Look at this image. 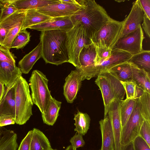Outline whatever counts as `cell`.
Wrapping results in <instances>:
<instances>
[{
    "label": "cell",
    "mask_w": 150,
    "mask_h": 150,
    "mask_svg": "<svg viewBox=\"0 0 150 150\" xmlns=\"http://www.w3.org/2000/svg\"><path fill=\"white\" fill-rule=\"evenodd\" d=\"M22 74L16 65L0 61V82L3 83L5 87L14 83L18 77L22 76Z\"/></svg>",
    "instance_id": "obj_18"
},
{
    "label": "cell",
    "mask_w": 150,
    "mask_h": 150,
    "mask_svg": "<svg viewBox=\"0 0 150 150\" xmlns=\"http://www.w3.org/2000/svg\"><path fill=\"white\" fill-rule=\"evenodd\" d=\"M32 130L30 150H49L52 148L48 139L42 132L36 128Z\"/></svg>",
    "instance_id": "obj_27"
},
{
    "label": "cell",
    "mask_w": 150,
    "mask_h": 150,
    "mask_svg": "<svg viewBox=\"0 0 150 150\" xmlns=\"http://www.w3.org/2000/svg\"><path fill=\"white\" fill-rule=\"evenodd\" d=\"M42 56L46 63L56 65L68 62L66 32L56 30L41 31Z\"/></svg>",
    "instance_id": "obj_2"
},
{
    "label": "cell",
    "mask_w": 150,
    "mask_h": 150,
    "mask_svg": "<svg viewBox=\"0 0 150 150\" xmlns=\"http://www.w3.org/2000/svg\"><path fill=\"white\" fill-rule=\"evenodd\" d=\"M81 8L70 17L74 25H83L91 40L101 28L112 18L101 6L93 0H77Z\"/></svg>",
    "instance_id": "obj_1"
},
{
    "label": "cell",
    "mask_w": 150,
    "mask_h": 150,
    "mask_svg": "<svg viewBox=\"0 0 150 150\" xmlns=\"http://www.w3.org/2000/svg\"><path fill=\"white\" fill-rule=\"evenodd\" d=\"M49 150H57L56 149H53L52 148L51 149H50Z\"/></svg>",
    "instance_id": "obj_52"
},
{
    "label": "cell",
    "mask_w": 150,
    "mask_h": 150,
    "mask_svg": "<svg viewBox=\"0 0 150 150\" xmlns=\"http://www.w3.org/2000/svg\"><path fill=\"white\" fill-rule=\"evenodd\" d=\"M96 56V48L92 43L85 46L81 51L79 66L76 70L80 76L82 81L90 80L96 76L95 66Z\"/></svg>",
    "instance_id": "obj_7"
},
{
    "label": "cell",
    "mask_w": 150,
    "mask_h": 150,
    "mask_svg": "<svg viewBox=\"0 0 150 150\" xmlns=\"http://www.w3.org/2000/svg\"><path fill=\"white\" fill-rule=\"evenodd\" d=\"M115 1H117L118 2H122V1H125L124 0H115Z\"/></svg>",
    "instance_id": "obj_51"
},
{
    "label": "cell",
    "mask_w": 150,
    "mask_h": 150,
    "mask_svg": "<svg viewBox=\"0 0 150 150\" xmlns=\"http://www.w3.org/2000/svg\"><path fill=\"white\" fill-rule=\"evenodd\" d=\"M14 6L18 11L37 9L60 2L59 0H11Z\"/></svg>",
    "instance_id": "obj_24"
},
{
    "label": "cell",
    "mask_w": 150,
    "mask_h": 150,
    "mask_svg": "<svg viewBox=\"0 0 150 150\" xmlns=\"http://www.w3.org/2000/svg\"><path fill=\"white\" fill-rule=\"evenodd\" d=\"M16 58L14 54L10 51V49L0 45V61L6 62L16 65Z\"/></svg>",
    "instance_id": "obj_38"
},
{
    "label": "cell",
    "mask_w": 150,
    "mask_h": 150,
    "mask_svg": "<svg viewBox=\"0 0 150 150\" xmlns=\"http://www.w3.org/2000/svg\"><path fill=\"white\" fill-rule=\"evenodd\" d=\"M144 38L143 30L140 25L134 31L120 38L112 49L123 50L132 55H135L143 50L142 42Z\"/></svg>",
    "instance_id": "obj_9"
},
{
    "label": "cell",
    "mask_w": 150,
    "mask_h": 150,
    "mask_svg": "<svg viewBox=\"0 0 150 150\" xmlns=\"http://www.w3.org/2000/svg\"><path fill=\"white\" fill-rule=\"evenodd\" d=\"M74 26L70 16H66L53 18L46 22L31 26L28 28L40 31L56 30L67 31Z\"/></svg>",
    "instance_id": "obj_15"
},
{
    "label": "cell",
    "mask_w": 150,
    "mask_h": 150,
    "mask_svg": "<svg viewBox=\"0 0 150 150\" xmlns=\"http://www.w3.org/2000/svg\"><path fill=\"white\" fill-rule=\"evenodd\" d=\"M139 1L144 13L150 19V0H139Z\"/></svg>",
    "instance_id": "obj_45"
},
{
    "label": "cell",
    "mask_w": 150,
    "mask_h": 150,
    "mask_svg": "<svg viewBox=\"0 0 150 150\" xmlns=\"http://www.w3.org/2000/svg\"><path fill=\"white\" fill-rule=\"evenodd\" d=\"M25 11H17L0 23V45H2L8 32Z\"/></svg>",
    "instance_id": "obj_28"
},
{
    "label": "cell",
    "mask_w": 150,
    "mask_h": 150,
    "mask_svg": "<svg viewBox=\"0 0 150 150\" xmlns=\"http://www.w3.org/2000/svg\"><path fill=\"white\" fill-rule=\"evenodd\" d=\"M81 6L59 2L37 9L39 12L52 18L71 16Z\"/></svg>",
    "instance_id": "obj_11"
},
{
    "label": "cell",
    "mask_w": 150,
    "mask_h": 150,
    "mask_svg": "<svg viewBox=\"0 0 150 150\" xmlns=\"http://www.w3.org/2000/svg\"><path fill=\"white\" fill-rule=\"evenodd\" d=\"M134 109L125 125L122 127L120 143L122 147L131 143L139 135L144 119L142 116L137 99Z\"/></svg>",
    "instance_id": "obj_8"
},
{
    "label": "cell",
    "mask_w": 150,
    "mask_h": 150,
    "mask_svg": "<svg viewBox=\"0 0 150 150\" xmlns=\"http://www.w3.org/2000/svg\"><path fill=\"white\" fill-rule=\"evenodd\" d=\"M132 143L134 150H150V146L139 135L134 139Z\"/></svg>",
    "instance_id": "obj_41"
},
{
    "label": "cell",
    "mask_w": 150,
    "mask_h": 150,
    "mask_svg": "<svg viewBox=\"0 0 150 150\" xmlns=\"http://www.w3.org/2000/svg\"><path fill=\"white\" fill-rule=\"evenodd\" d=\"M120 100L115 99L111 103L107 115L111 123L114 137V150H121V144L122 126L120 114Z\"/></svg>",
    "instance_id": "obj_10"
},
{
    "label": "cell",
    "mask_w": 150,
    "mask_h": 150,
    "mask_svg": "<svg viewBox=\"0 0 150 150\" xmlns=\"http://www.w3.org/2000/svg\"><path fill=\"white\" fill-rule=\"evenodd\" d=\"M132 56L129 53L123 50L115 49H112L109 57L95 66L96 75L107 71L116 65L128 61Z\"/></svg>",
    "instance_id": "obj_14"
},
{
    "label": "cell",
    "mask_w": 150,
    "mask_h": 150,
    "mask_svg": "<svg viewBox=\"0 0 150 150\" xmlns=\"http://www.w3.org/2000/svg\"><path fill=\"white\" fill-rule=\"evenodd\" d=\"M119 80L122 81L132 80V71L131 62H125L116 65L107 71ZM106 72V71H105Z\"/></svg>",
    "instance_id": "obj_26"
},
{
    "label": "cell",
    "mask_w": 150,
    "mask_h": 150,
    "mask_svg": "<svg viewBox=\"0 0 150 150\" xmlns=\"http://www.w3.org/2000/svg\"><path fill=\"white\" fill-rule=\"evenodd\" d=\"M31 36L26 29L21 30L13 40L11 46V48L17 49L24 47L30 41Z\"/></svg>",
    "instance_id": "obj_36"
},
{
    "label": "cell",
    "mask_w": 150,
    "mask_h": 150,
    "mask_svg": "<svg viewBox=\"0 0 150 150\" xmlns=\"http://www.w3.org/2000/svg\"><path fill=\"white\" fill-rule=\"evenodd\" d=\"M15 123V118L11 116L7 115L0 116V127L13 125Z\"/></svg>",
    "instance_id": "obj_44"
},
{
    "label": "cell",
    "mask_w": 150,
    "mask_h": 150,
    "mask_svg": "<svg viewBox=\"0 0 150 150\" xmlns=\"http://www.w3.org/2000/svg\"><path fill=\"white\" fill-rule=\"evenodd\" d=\"M52 18L39 12L37 9L26 10L21 30L26 29L31 26L46 22Z\"/></svg>",
    "instance_id": "obj_25"
},
{
    "label": "cell",
    "mask_w": 150,
    "mask_h": 150,
    "mask_svg": "<svg viewBox=\"0 0 150 150\" xmlns=\"http://www.w3.org/2000/svg\"><path fill=\"white\" fill-rule=\"evenodd\" d=\"M0 13H1V10H0Z\"/></svg>",
    "instance_id": "obj_53"
},
{
    "label": "cell",
    "mask_w": 150,
    "mask_h": 150,
    "mask_svg": "<svg viewBox=\"0 0 150 150\" xmlns=\"http://www.w3.org/2000/svg\"><path fill=\"white\" fill-rule=\"evenodd\" d=\"M143 23L142 24V28L147 36L150 37V19L144 13Z\"/></svg>",
    "instance_id": "obj_46"
},
{
    "label": "cell",
    "mask_w": 150,
    "mask_h": 150,
    "mask_svg": "<svg viewBox=\"0 0 150 150\" xmlns=\"http://www.w3.org/2000/svg\"><path fill=\"white\" fill-rule=\"evenodd\" d=\"M96 56L95 60V66L99 64L110 56L112 50L102 47L96 48Z\"/></svg>",
    "instance_id": "obj_39"
},
{
    "label": "cell",
    "mask_w": 150,
    "mask_h": 150,
    "mask_svg": "<svg viewBox=\"0 0 150 150\" xmlns=\"http://www.w3.org/2000/svg\"><path fill=\"white\" fill-rule=\"evenodd\" d=\"M83 136L82 134L76 132L70 140V142L71 144V145L76 149L83 147L85 143Z\"/></svg>",
    "instance_id": "obj_42"
},
{
    "label": "cell",
    "mask_w": 150,
    "mask_h": 150,
    "mask_svg": "<svg viewBox=\"0 0 150 150\" xmlns=\"http://www.w3.org/2000/svg\"><path fill=\"white\" fill-rule=\"evenodd\" d=\"M59 1L61 3L80 5L77 1V0H59Z\"/></svg>",
    "instance_id": "obj_47"
},
{
    "label": "cell",
    "mask_w": 150,
    "mask_h": 150,
    "mask_svg": "<svg viewBox=\"0 0 150 150\" xmlns=\"http://www.w3.org/2000/svg\"><path fill=\"white\" fill-rule=\"evenodd\" d=\"M15 123L19 125L26 123L32 115L33 105L29 85L22 76L15 84Z\"/></svg>",
    "instance_id": "obj_3"
},
{
    "label": "cell",
    "mask_w": 150,
    "mask_h": 150,
    "mask_svg": "<svg viewBox=\"0 0 150 150\" xmlns=\"http://www.w3.org/2000/svg\"><path fill=\"white\" fill-rule=\"evenodd\" d=\"M137 99L142 116L144 120L150 121V94L143 91Z\"/></svg>",
    "instance_id": "obj_34"
},
{
    "label": "cell",
    "mask_w": 150,
    "mask_h": 150,
    "mask_svg": "<svg viewBox=\"0 0 150 150\" xmlns=\"http://www.w3.org/2000/svg\"><path fill=\"white\" fill-rule=\"evenodd\" d=\"M80 76L76 70H72L65 79L63 94L68 103H72L76 98L81 85Z\"/></svg>",
    "instance_id": "obj_13"
},
{
    "label": "cell",
    "mask_w": 150,
    "mask_h": 150,
    "mask_svg": "<svg viewBox=\"0 0 150 150\" xmlns=\"http://www.w3.org/2000/svg\"><path fill=\"white\" fill-rule=\"evenodd\" d=\"M136 99L120 100V114L122 127L125 125L135 106Z\"/></svg>",
    "instance_id": "obj_32"
},
{
    "label": "cell",
    "mask_w": 150,
    "mask_h": 150,
    "mask_svg": "<svg viewBox=\"0 0 150 150\" xmlns=\"http://www.w3.org/2000/svg\"><path fill=\"white\" fill-rule=\"evenodd\" d=\"M65 150H76V149L71 145L68 146Z\"/></svg>",
    "instance_id": "obj_50"
},
{
    "label": "cell",
    "mask_w": 150,
    "mask_h": 150,
    "mask_svg": "<svg viewBox=\"0 0 150 150\" xmlns=\"http://www.w3.org/2000/svg\"><path fill=\"white\" fill-rule=\"evenodd\" d=\"M139 135L150 146V121L144 120L141 126Z\"/></svg>",
    "instance_id": "obj_40"
},
{
    "label": "cell",
    "mask_w": 150,
    "mask_h": 150,
    "mask_svg": "<svg viewBox=\"0 0 150 150\" xmlns=\"http://www.w3.org/2000/svg\"><path fill=\"white\" fill-rule=\"evenodd\" d=\"M32 130L29 131L21 141L18 150H30V143Z\"/></svg>",
    "instance_id": "obj_43"
},
{
    "label": "cell",
    "mask_w": 150,
    "mask_h": 150,
    "mask_svg": "<svg viewBox=\"0 0 150 150\" xmlns=\"http://www.w3.org/2000/svg\"><path fill=\"white\" fill-rule=\"evenodd\" d=\"M120 82L125 89L126 98L128 99H137L142 94L143 91L134 81H120Z\"/></svg>",
    "instance_id": "obj_35"
},
{
    "label": "cell",
    "mask_w": 150,
    "mask_h": 150,
    "mask_svg": "<svg viewBox=\"0 0 150 150\" xmlns=\"http://www.w3.org/2000/svg\"><path fill=\"white\" fill-rule=\"evenodd\" d=\"M128 61L150 73V50H143L141 52L132 55Z\"/></svg>",
    "instance_id": "obj_30"
},
{
    "label": "cell",
    "mask_w": 150,
    "mask_h": 150,
    "mask_svg": "<svg viewBox=\"0 0 150 150\" xmlns=\"http://www.w3.org/2000/svg\"><path fill=\"white\" fill-rule=\"evenodd\" d=\"M144 13L139 0L133 2L130 12L124 20V29L121 36L122 38L135 31L143 21Z\"/></svg>",
    "instance_id": "obj_12"
},
{
    "label": "cell",
    "mask_w": 150,
    "mask_h": 150,
    "mask_svg": "<svg viewBox=\"0 0 150 150\" xmlns=\"http://www.w3.org/2000/svg\"><path fill=\"white\" fill-rule=\"evenodd\" d=\"M92 43L83 25H75L66 32V45L69 62L76 68L79 64V55L82 49Z\"/></svg>",
    "instance_id": "obj_4"
},
{
    "label": "cell",
    "mask_w": 150,
    "mask_h": 150,
    "mask_svg": "<svg viewBox=\"0 0 150 150\" xmlns=\"http://www.w3.org/2000/svg\"><path fill=\"white\" fill-rule=\"evenodd\" d=\"M124 21L112 19L104 25L91 40L96 48L112 49L123 32Z\"/></svg>",
    "instance_id": "obj_6"
},
{
    "label": "cell",
    "mask_w": 150,
    "mask_h": 150,
    "mask_svg": "<svg viewBox=\"0 0 150 150\" xmlns=\"http://www.w3.org/2000/svg\"><path fill=\"white\" fill-rule=\"evenodd\" d=\"M5 88L4 84L0 82V101L1 100L4 94Z\"/></svg>",
    "instance_id": "obj_48"
},
{
    "label": "cell",
    "mask_w": 150,
    "mask_h": 150,
    "mask_svg": "<svg viewBox=\"0 0 150 150\" xmlns=\"http://www.w3.org/2000/svg\"><path fill=\"white\" fill-rule=\"evenodd\" d=\"M25 12L26 11L21 15L8 32L2 46L9 49H11V46L13 40L21 30L25 17Z\"/></svg>",
    "instance_id": "obj_33"
},
{
    "label": "cell",
    "mask_w": 150,
    "mask_h": 150,
    "mask_svg": "<svg viewBox=\"0 0 150 150\" xmlns=\"http://www.w3.org/2000/svg\"><path fill=\"white\" fill-rule=\"evenodd\" d=\"M17 134L13 130L0 127V150H17Z\"/></svg>",
    "instance_id": "obj_23"
},
{
    "label": "cell",
    "mask_w": 150,
    "mask_h": 150,
    "mask_svg": "<svg viewBox=\"0 0 150 150\" xmlns=\"http://www.w3.org/2000/svg\"><path fill=\"white\" fill-rule=\"evenodd\" d=\"M102 137V145L99 150H114V137L108 116L99 121Z\"/></svg>",
    "instance_id": "obj_19"
},
{
    "label": "cell",
    "mask_w": 150,
    "mask_h": 150,
    "mask_svg": "<svg viewBox=\"0 0 150 150\" xmlns=\"http://www.w3.org/2000/svg\"><path fill=\"white\" fill-rule=\"evenodd\" d=\"M29 81L33 103L42 113L52 97L48 88V80L42 72L35 70L33 71Z\"/></svg>",
    "instance_id": "obj_5"
},
{
    "label": "cell",
    "mask_w": 150,
    "mask_h": 150,
    "mask_svg": "<svg viewBox=\"0 0 150 150\" xmlns=\"http://www.w3.org/2000/svg\"><path fill=\"white\" fill-rule=\"evenodd\" d=\"M42 56V46L40 42L35 48L19 61L18 67L22 73L28 74L35 63Z\"/></svg>",
    "instance_id": "obj_20"
},
{
    "label": "cell",
    "mask_w": 150,
    "mask_h": 150,
    "mask_svg": "<svg viewBox=\"0 0 150 150\" xmlns=\"http://www.w3.org/2000/svg\"><path fill=\"white\" fill-rule=\"evenodd\" d=\"M16 82L10 86H5L4 94L0 101V116H9L15 118Z\"/></svg>",
    "instance_id": "obj_16"
},
{
    "label": "cell",
    "mask_w": 150,
    "mask_h": 150,
    "mask_svg": "<svg viewBox=\"0 0 150 150\" xmlns=\"http://www.w3.org/2000/svg\"><path fill=\"white\" fill-rule=\"evenodd\" d=\"M121 150H134L132 142L127 145L122 147Z\"/></svg>",
    "instance_id": "obj_49"
},
{
    "label": "cell",
    "mask_w": 150,
    "mask_h": 150,
    "mask_svg": "<svg viewBox=\"0 0 150 150\" xmlns=\"http://www.w3.org/2000/svg\"><path fill=\"white\" fill-rule=\"evenodd\" d=\"M0 23L18 10L13 4L11 0H0Z\"/></svg>",
    "instance_id": "obj_37"
},
{
    "label": "cell",
    "mask_w": 150,
    "mask_h": 150,
    "mask_svg": "<svg viewBox=\"0 0 150 150\" xmlns=\"http://www.w3.org/2000/svg\"><path fill=\"white\" fill-rule=\"evenodd\" d=\"M131 63L132 75V81L143 91L150 94V73Z\"/></svg>",
    "instance_id": "obj_22"
},
{
    "label": "cell",
    "mask_w": 150,
    "mask_h": 150,
    "mask_svg": "<svg viewBox=\"0 0 150 150\" xmlns=\"http://www.w3.org/2000/svg\"><path fill=\"white\" fill-rule=\"evenodd\" d=\"M74 119L75 121L74 131L76 132L85 135L89 129L91 118L86 113L78 111L74 114Z\"/></svg>",
    "instance_id": "obj_29"
},
{
    "label": "cell",
    "mask_w": 150,
    "mask_h": 150,
    "mask_svg": "<svg viewBox=\"0 0 150 150\" xmlns=\"http://www.w3.org/2000/svg\"><path fill=\"white\" fill-rule=\"evenodd\" d=\"M103 73L110 84L115 99L123 100L126 93L120 81L107 71Z\"/></svg>",
    "instance_id": "obj_31"
},
{
    "label": "cell",
    "mask_w": 150,
    "mask_h": 150,
    "mask_svg": "<svg viewBox=\"0 0 150 150\" xmlns=\"http://www.w3.org/2000/svg\"><path fill=\"white\" fill-rule=\"evenodd\" d=\"M97 76L95 82L99 88L101 93L104 106V118H105L108 114L111 103L115 99L110 84L104 73H101Z\"/></svg>",
    "instance_id": "obj_17"
},
{
    "label": "cell",
    "mask_w": 150,
    "mask_h": 150,
    "mask_svg": "<svg viewBox=\"0 0 150 150\" xmlns=\"http://www.w3.org/2000/svg\"><path fill=\"white\" fill-rule=\"evenodd\" d=\"M61 104V102L51 98L45 110L41 113L44 123L51 126L54 124L59 115Z\"/></svg>",
    "instance_id": "obj_21"
}]
</instances>
